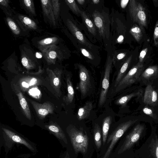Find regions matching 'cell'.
<instances>
[{
  "label": "cell",
  "instance_id": "6da1fadb",
  "mask_svg": "<svg viewBox=\"0 0 158 158\" xmlns=\"http://www.w3.org/2000/svg\"><path fill=\"white\" fill-rule=\"evenodd\" d=\"M136 158H158V136L155 131L152 133L145 142L136 150Z\"/></svg>",
  "mask_w": 158,
  "mask_h": 158
},
{
  "label": "cell",
  "instance_id": "7a4b0ae2",
  "mask_svg": "<svg viewBox=\"0 0 158 158\" xmlns=\"http://www.w3.org/2000/svg\"><path fill=\"white\" fill-rule=\"evenodd\" d=\"M67 132L75 152L85 153L87 150L89 140L87 135L80 130L73 126L69 127Z\"/></svg>",
  "mask_w": 158,
  "mask_h": 158
},
{
  "label": "cell",
  "instance_id": "3957f363",
  "mask_svg": "<svg viewBox=\"0 0 158 158\" xmlns=\"http://www.w3.org/2000/svg\"><path fill=\"white\" fill-rule=\"evenodd\" d=\"M128 9L130 17L134 22L138 23L142 30L147 27L146 15L144 8L140 3L135 0H130Z\"/></svg>",
  "mask_w": 158,
  "mask_h": 158
},
{
  "label": "cell",
  "instance_id": "277c9868",
  "mask_svg": "<svg viewBox=\"0 0 158 158\" xmlns=\"http://www.w3.org/2000/svg\"><path fill=\"white\" fill-rule=\"evenodd\" d=\"M137 119L130 120L120 124L109 136L107 143L110 142L108 148L102 158H108L114 147L118 140L122 136L127 130L133 124L135 123Z\"/></svg>",
  "mask_w": 158,
  "mask_h": 158
},
{
  "label": "cell",
  "instance_id": "5b68a950",
  "mask_svg": "<svg viewBox=\"0 0 158 158\" xmlns=\"http://www.w3.org/2000/svg\"><path fill=\"white\" fill-rule=\"evenodd\" d=\"M144 69L143 65L140 62L134 66L119 82L116 87L115 92H118L135 83L139 77Z\"/></svg>",
  "mask_w": 158,
  "mask_h": 158
},
{
  "label": "cell",
  "instance_id": "8992f818",
  "mask_svg": "<svg viewBox=\"0 0 158 158\" xmlns=\"http://www.w3.org/2000/svg\"><path fill=\"white\" fill-rule=\"evenodd\" d=\"M93 17L94 23L100 35L104 39H108L110 35V21L108 15L105 12L95 11Z\"/></svg>",
  "mask_w": 158,
  "mask_h": 158
},
{
  "label": "cell",
  "instance_id": "52a82bcc",
  "mask_svg": "<svg viewBox=\"0 0 158 158\" xmlns=\"http://www.w3.org/2000/svg\"><path fill=\"white\" fill-rule=\"evenodd\" d=\"M144 130V126L143 124L137 125L126 136L123 144L118 151V154L123 153L133 147L140 139Z\"/></svg>",
  "mask_w": 158,
  "mask_h": 158
},
{
  "label": "cell",
  "instance_id": "ba28073f",
  "mask_svg": "<svg viewBox=\"0 0 158 158\" xmlns=\"http://www.w3.org/2000/svg\"><path fill=\"white\" fill-rule=\"evenodd\" d=\"M113 60L110 56L106 60L104 73L102 82V88L99 100V106H102L105 102L109 86L110 75Z\"/></svg>",
  "mask_w": 158,
  "mask_h": 158
},
{
  "label": "cell",
  "instance_id": "9c48e42d",
  "mask_svg": "<svg viewBox=\"0 0 158 158\" xmlns=\"http://www.w3.org/2000/svg\"><path fill=\"white\" fill-rule=\"evenodd\" d=\"M80 81L79 87L81 94L85 96L91 87L90 78L88 70L82 64L78 66Z\"/></svg>",
  "mask_w": 158,
  "mask_h": 158
},
{
  "label": "cell",
  "instance_id": "30bf717a",
  "mask_svg": "<svg viewBox=\"0 0 158 158\" xmlns=\"http://www.w3.org/2000/svg\"><path fill=\"white\" fill-rule=\"evenodd\" d=\"M29 101L40 119L44 118L49 114L53 113L54 107L50 102H46L40 104L31 100Z\"/></svg>",
  "mask_w": 158,
  "mask_h": 158
},
{
  "label": "cell",
  "instance_id": "8fae6325",
  "mask_svg": "<svg viewBox=\"0 0 158 158\" xmlns=\"http://www.w3.org/2000/svg\"><path fill=\"white\" fill-rule=\"evenodd\" d=\"M46 71L52 86L60 96L61 94L60 88L61 85L62 70L57 68L52 70L48 68L46 69Z\"/></svg>",
  "mask_w": 158,
  "mask_h": 158
},
{
  "label": "cell",
  "instance_id": "7c38bea8",
  "mask_svg": "<svg viewBox=\"0 0 158 158\" xmlns=\"http://www.w3.org/2000/svg\"><path fill=\"white\" fill-rule=\"evenodd\" d=\"M12 86L15 92L18 97L23 114L27 119L31 120V111L24 96L18 85L13 84Z\"/></svg>",
  "mask_w": 158,
  "mask_h": 158
},
{
  "label": "cell",
  "instance_id": "4fadbf2b",
  "mask_svg": "<svg viewBox=\"0 0 158 158\" xmlns=\"http://www.w3.org/2000/svg\"><path fill=\"white\" fill-rule=\"evenodd\" d=\"M66 24L71 32L79 42L89 48H91L92 45L87 41L75 24L69 19L67 20Z\"/></svg>",
  "mask_w": 158,
  "mask_h": 158
},
{
  "label": "cell",
  "instance_id": "5bb4252c",
  "mask_svg": "<svg viewBox=\"0 0 158 158\" xmlns=\"http://www.w3.org/2000/svg\"><path fill=\"white\" fill-rule=\"evenodd\" d=\"M43 55L48 63L54 64L57 58L62 57L61 53L55 45H52L42 51Z\"/></svg>",
  "mask_w": 158,
  "mask_h": 158
},
{
  "label": "cell",
  "instance_id": "9a60e30c",
  "mask_svg": "<svg viewBox=\"0 0 158 158\" xmlns=\"http://www.w3.org/2000/svg\"><path fill=\"white\" fill-rule=\"evenodd\" d=\"M158 99V96L156 91L151 85L146 87L143 97L144 103L148 105L154 106L156 104Z\"/></svg>",
  "mask_w": 158,
  "mask_h": 158
},
{
  "label": "cell",
  "instance_id": "2e32d148",
  "mask_svg": "<svg viewBox=\"0 0 158 158\" xmlns=\"http://www.w3.org/2000/svg\"><path fill=\"white\" fill-rule=\"evenodd\" d=\"M44 15L48 18L54 25H56V19L53 13L52 1L41 0L40 1Z\"/></svg>",
  "mask_w": 158,
  "mask_h": 158
},
{
  "label": "cell",
  "instance_id": "e0dca14e",
  "mask_svg": "<svg viewBox=\"0 0 158 158\" xmlns=\"http://www.w3.org/2000/svg\"><path fill=\"white\" fill-rule=\"evenodd\" d=\"M45 127L58 139L63 140L66 143H67L64 133L57 123L52 122L48 124L45 125Z\"/></svg>",
  "mask_w": 158,
  "mask_h": 158
},
{
  "label": "cell",
  "instance_id": "ac0fdd59",
  "mask_svg": "<svg viewBox=\"0 0 158 158\" xmlns=\"http://www.w3.org/2000/svg\"><path fill=\"white\" fill-rule=\"evenodd\" d=\"M2 129L8 138L12 141L23 144L31 150H34V149L31 144L21 136L6 128L3 127Z\"/></svg>",
  "mask_w": 158,
  "mask_h": 158
},
{
  "label": "cell",
  "instance_id": "d6986e66",
  "mask_svg": "<svg viewBox=\"0 0 158 158\" xmlns=\"http://www.w3.org/2000/svg\"><path fill=\"white\" fill-rule=\"evenodd\" d=\"M93 108V104L91 102H88L85 103L78 110L77 114V118L78 120H81L88 118Z\"/></svg>",
  "mask_w": 158,
  "mask_h": 158
},
{
  "label": "cell",
  "instance_id": "ffe728a7",
  "mask_svg": "<svg viewBox=\"0 0 158 158\" xmlns=\"http://www.w3.org/2000/svg\"><path fill=\"white\" fill-rule=\"evenodd\" d=\"M66 82L68 92L67 95L63 98V99L67 105H69L72 103L73 100L74 92L70 76H67Z\"/></svg>",
  "mask_w": 158,
  "mask_h": 158
},
{
  "label": "cell",
  "instance_id": "44dd1931",
  "mask_svg": "<svg viewBox=\"0 0 158 158\" xmlns=\"http://www.w3.org/2000/svg\"><path fill=\"white\" fill-rule=\"evenodd\" d=\"M158 75V66H150L146 69L142 73L141 77L142 79L145 80H149Z\"/></svg>",
  "mask_w": 158,
  "mask_h": 158
},
{
  "label": "cell",
  "instance_id": "7402d4cb",
  "mask_svg": "<svg viewBox=\"0 0 158 158\" xmlns=\"http://www.w3.org/2000/svg\"><path fill=\"white\" fill-rule=\"evenodd\" d=\"M58 39L56 37L47 38L40 41L38 43L39 48L42 51L55 45L58 42Z\"/></svg>",
  "mask_w": 158,
  "mask_h": 158
},
{
  "label": "cell",
  "instance_id": "603a6c76",
  "mask_svg": "<svg viewBox=\"0 0 158 158\" xmlns=\"http://www.w3.org/2000/svg\"><path fill=\"white\" fill-rule=\"evenodd\" d=\"M80 15L89 31L92 35H95L96 34V30L94 23L84 11H81Z\"/></svg>",
  "mask_w": 158,
  "mask_h": 158
},
{
  "label": "cell",
  "instance_id": "cb8c5ba5",
  "mask_svg": "<svg viewBox=\"0 0 158 158\" xmlns=\"http://www.w3.org/2000/svg\"><path fill=\"white\" fill-rule=\"evenodd\" d=\"M132 57V55L130 56L125 61L120 69L115 81L114 85L115 88L116 87L119 82L122 79L123 77L127 70L129 65L131 62Z\"/></svg>",
  "mask_w": 158,
  "mask_h": 158
},
{
  "label": "cell",
  "instance_id": "d4e9b609",
  "mask_svg": "<svg viewBox=\"0 0 158 158\" xmlns=\"http://www.w3.org/2000/svg\"><path fill=\"white\" fill-rule=\"evenodd\" d=\"M112 122V117L107 116L103 120L102 126V141L104 144L106 142L108 131Z\"/></svg>",
  "mask_w": 158,
  "mask_h": 158
},
{
  "label": "cell",
  "instance_id": "484cf974",
  "mask_svg": "<svg viewBox=\"0 0 158 158\" xmlns=\"http://www.w3.org/2000/svg\"><path fill=\"white\" fill-rule=\"evenodd\" d=\"M38 83V80L34 77H28L22 78L19 84L22 89L26 90L30 87L35 85Z\"/></svg>",
  "mask_w": 158,
  "mask_h": 158
},
{
  "label": "cell",
  "instance_id": "4316f807",
  "mask_svg": "<svg viewBox=\"0 0 158 158\" xmlns=\"http://www.w3.org/2000/svg\"><path fill=\"white\" fill-rule=\"evenodd\" d=\"M19 18L22 23L28 28L33 30L37 29L36 23L30 18L24 15H20Z\"/></svg>",
  "mask_w": 158,
  "mask_h": 158
},
{
  "label": "cell",
  "instance_id": "83f0119b",
  "mask_svg": "<svg viewBox=\"0 0 158 158\" xmlns=\"http://www.w3.org/2000/svg\"><path fill=\"white\" fill-rule=\"evenodd\" d=\"M94 139L96 147L99 148L102 144L101 128L98 124H96L94 129Z\"/></svg>",
  "mask_w": 158,
  "mask_h": 158
},
{
  "label": "cell",
  "instance_id": "f1b7e54d",
  "mask_svg": "<svg viewBox=\"0 0 158 158\" xmlns=\"http://www.w3.org/2000/svg\"><path fill=\"white\" fill-rule=\"evenodd\" d=\"M142 29L136 25H134L130 29V32L135 39V40L139 42L141 39L143 35Z\"/></svg>",
  "mask_w": 158,
  "mask_h": 158
},
{
  "label": "cell",
  "instance_id": "f546056e",
  "mask_svg": "<svg viewBox=\"0 0 158 158\" xmlns=\"http://www.w3.org/2000/svg\"><path fill=\"white\" fill-rule=\"evenodd\" d=\"M138 95V93H132L130 94L123 96L118 99L116 101L115 103L118 105L124 106L131 98Z\"/></svg>",
  "mask_w": 158,
  "mask_h": 158
},
{
  "label": "cell",
  "instance_id": "4dcf8cb0",
  "mask_svg": "<svg viewBox=\"0 0 158 158\" xmlns=\"http://www.w3.org/2000/svg\"><path fill=\"white\" fill-rule=\"evenodd\" d=\"M65 1L66 4L73 13L77 15H80L81 11L75 0H66Z\"/></svg>",
  "mask_w": 158,
  "mask_h": 158
},
{
  "label": "cell",
  "instance_id": "1f68e13d",
  "mask_svg": "<svg viewBox=\"0 0 158 158\" xmlns=\"http://www.w3.org/2000/svg\"><path fill=\"white\" fill-rule=\"evenodd\" d=\"M6 21L8 26L13 33L16 35H19L20 32V30L15 22L9 18H7Z\"/></svg>",
  "mask_w": 158,
  "mask_h": 158
},
{
  "label": "cell",
  "instance_id": "d6a6232c",
  "mask_svg": "<svg viewBox=\"0 0 158 158\" xmlns=\"http://www.w3.org/2000/svg\"><path fill=\"white\" fill-rule=\"evenodd\" d=\"M21 62L23 66L27 69H31L35 68V64L26 56H23Z\"/></svg>",
  "mask_w": 158,
  "mask_h": 158
},
{
  "label": "cell",
  "instance_id": "836d02e7",
  "mask_svg": "<svg viewBox=\"0 0 158 158\" xmlns=\"http://www.w3.org/2000/svg\"><path fill=\"white\" fill-rule=\"evenodd\" d=\"M52 3L54 15L56 20L58 18L60 11V3L58 0H52Z\"/></svg>",
  "mask_w": 158,
  "mask_h": 158
},
{
  "label": "cell",
  "instance_id": "e575fe53",
  "mask_svg": "<svg viewBox=\"0 0 158 158\" xmlns=\"http://www.w3.org/2000/svg\"><path fill=\"white\" fill-rule=\"evenodd\" d=\"M25 7L33 15H35L34 3L33 0H24L22 1Z\"/></svg>",
  "mask_w": 158,
  "mask_h": 158
},
{
  "label": "cell",
  "instance_id": "d590c367",
  "mask_svg": "<svg viewBox=\"0 0 158 158\" xmlns=\"http://www.w3.org/2000/svg\"><path fill=\"white\" fill-rule=\"evenodd\" d=\"M153 40L155 46L158 45V20L156 23L153 34Z\"/></svg>",
  "mask_w": 158,
  "mask_h": 158
},
{
  "label": "cell",
  "instance_id": "8d00e7d4",
  "mask_svg": "<svg viewBox=\"0 0 158 158\" xmlns=\"http://www.w3.org/2000/svg\"><path fill=\"white\" fill-rule=\"evenodd\" d=\"M80 50L82 54L84 56L92 60L93 59V56L85 49L81 48Z\"/></svg>",
  "mask_w": 158,
  "mask_h": 158
},
{
  "label": "cell",
  "instance_id": "74e56055",
  "mask_svg": "<svg viewBox=\"0 0 158 158\" xmlns=\"http://www.w3.org/2000/svg\"><path fill=\"white\" fill-rule=\"evenodd\" d=\"M148 50V48H146L141 51L139 56V62L142 63L146 55Z\"/></svg>",
  "mask_w": 158,
  "mask_h": 158
},
{
  "label": "cell",
  "instance_id": "f35d334b",
  "mask_svg": "<svg viewBox=\"0 0 158 158\" xmlns=\"http://www.w3.org/2000/svg\"><path fill=\"white\" fill-rule=\"evenodd\" d=\"M143 111L144 113L146 114H147L149 115L151 117H153V112L151 109H150L148 108V107H145L144 108L143 110Z\"/></svg>",
  "mask_w": 158,
  "mask_h": 158
},
{
  "label": "cell",
  "instance_id": "ab89813d",
  "mask_svg": "<svg viewBox=\"0 0 158 158\" xmlns=\"http://www.w3.org/2000/svg\"><path fill=\"white\" fill-rule=\"evenodd\" d=\"M129 0H122L121 1L120 5L121 7L123 8H125L128 3L129 2Z\"/></svg>",
  "mask_w": 158,
  "mask_h": 158
},
{
  "label": "cell",
  "instance_id": "60d3db41",
  "mask_svg": "<svg viewBox=\"0 0 158 158\" xmlns=\"http://www.w3.org/2000/svg\"><path fill=\"white\" fill-rule=\"evenodd\" d=\"M125 56V53H121L117 55L116 56V58L118 60H120L124 58Z\"/></svg>",
  "mask_w": 158,
  "mask_h": 158
},
{
  "label": "cell",
  "instance_id": "b9f144b4",
  "mask_svg": "<svg viewBox=\"0 0 158 158\" xmlns=\"http://www.w3.org/2000/svg\"><path fill=\"white\" fill-rule=\"evenodd\" d=\"M9 3V1L8 0H1L0 4L2 6H7Z\"/></svg>",
  "mask_w": 158,
  "mask_h": 158
},
{
  "label": "cell",
  "instance_id": "7bdbcfd3",
  "mask_svg": "<svg viewBox=\"0 0 158 158\" xmlns=\"http://www.w3.org/2000/svg\"><path fill=\"white\" fill-rule=\"evenodd\" d=\"M123 36L122 35H120L117 38V42L119 43H121L123 42Z\"/></svg>",
  "mask_w": 158,
  "mask_h": 158
},
{
  "label": "cell",
  "instance_id": "ee69618b",
  "mask_svg": "<svg viewBox=\"0 0 158 158\" xmlns=\"http://www.w3.org/2000/svg\"><path fill=\"white\" fill-rule=\"evenodd\" d=\"M77 1L79 4L81 5L83 4L85 2L84 0H77Z\"/></svg>",
  "mask_w": 158,
  "mask_h": 158
},
{
  "label": "cell",
  "instance_id": "f6af8a7d",
  "mask_svg": "<svg viewBox=\"0 0 158 158\" xmlns=\"http://www.w3.org/2000/svg\"><path fill=\"white\" fill-rule=\"evenodd\" d=\"M92 2L94 4H98L99 2L100 1L99 0H93L92 1Z\"/></svg>",
  "mask_w": 158,
  "mask_h": 158
},
{
  "label": "cell",
  "instance_id": "bcb514c9",
  "mask_svg": "<svg viewBox=\"0 0 158 158\" xmlns=\"http://www.w3.org/2000/svg\"><path fill=\"white\" fill-rule=\"evenodd\" d=\"M64 158H69V156H66Z\"/></svg>",
  "mask_w": 158,
  "mask_h": 158
}]
</instances>
